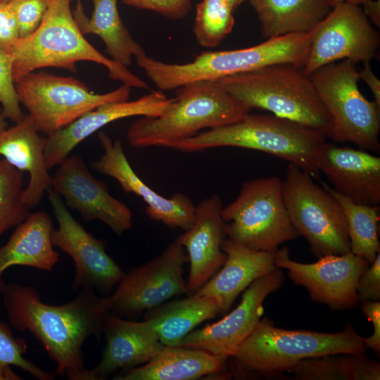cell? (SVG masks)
I'll return each mask as SVG.
<instances>
[{
  "label": "cell",
  "instance_id": "cell-39",
  "mask_svg": "<svg viewBox=\"0 0 380 380\" xmlns=\"http://www.w3.org/2000/svg\"><path fill=\"white\" fill-rule=\"evenodd\" d=\"M20 38L15 15L8 4H0V51H8Z\"/></svg>",
  "mask_w": 380,
  "mask_h": 380
},
{
  "label": "cell",
  "instance_id": "cell-37",
  "mask_svg": "<svg viewBox=\"0 0 380 380\" xmlns=\"http://www.w3.org/2000/svg\"><path fill=\"white\" fill-rule=\"evenodd\" d=\"M123 4L139 9L148 10L172 20L186 16L192 0H122Z\"/></svg>",
  "mask_w": 380,
  "mask_h": 380
},
{
  "label": "cell",
  "instance_id": "cell-6",
  "mask_svg": "<svg viewBox=\"0 0 380 380\" xmlns=\"http://www.w3.org/2000/svg\"><path fill=\"white\" fill-rule=\"evenodd\" d=\"M217 82L251 110H267L331 136V118L310 77L300 68L276 63Z\"/></svg>",
  "mask_w": 380,
  "mask_h": 380
},
{
  "label": "cell",
  "instance_id": "cell-40",
  "mask_svg": "<svg viewBox=\"0 0 380 380\" xmlns=\"http://www.w3.org/2000/svg\"><path fill=\"white\" fill-rule=\"evenodd\" d=\"M361 309L365 317L372 323L373 334L367 338H364L367 348L378 353L380 352V302L365 300L362 301Z\"/></svg>",
  "mask_w": 380,
  "mask_h": 380
},
{
  "label": "cell",
  "instance_id": "cell-35",
  "mask_svg": "<svg viewBox=\"0 0 380 380\" xmlns=\"http://www.w3.org/2000/svg\"><path fill=\"white\" fill-rule=\"evenodd\" d=\"M0 104L6 119L16 122L25 116L15 87L13 57L4 51H0Z\"/></svg>",
  "mask_w": 380,
  "mask_h": 380
},
{
  "label": "cell",
  "instance_id": "cell-21",
  "mask_svg": "<svg viewBox=\"0 0 380 380\" xmlns=\"http://www.w3.org/2000/svg\"><path fill=\"white\" fill-rule=\"evenodd\" d=\"M106 344L100 362L91 369L94 380L105 379L118 369L144 365L165 347L151 323L125 319L108 311L102 321Z\"/></svg>",
  "mask_w": 380,
  "mask_h": 380
},
{
  "label": "cell",
  "instance_id": "cell-44",
  "mask_svg": "<svg viewBox=\"0 0 380 380\" xmlns=\"http://www.w3.org/2000/svg\"><path fill=\"white\" fill-rule=\"evenodd\" d=\"M7 127L6 118L2 113L1 107L0 106V132Z\"/></svg>",
  "mask_w": 380,
  "mask_h": 380
},
{
  "label": "cell",
  "instance_id": "cell-19",
  "mask_svg": "<svg viewBox=\"0 0 380 380\" xmlns=\"http://www.w3.org/2000/svg\"><path fill=\"white\" fill-rule=\"evenodd\" d=\"M162 91H152L137 99L103 104L66 127L45 138V161L49 170L59 165L86 138L106 125L132 116L156 117L173 103Z\"/></svg>",
  "mask_w": 380,
  "mask_h": 380
},
{
  "label": "cell",
  "instance_id": "cell-16",
  "mask_svg": "<svg viewBox=\"0 0 380 380\" xmlns=\"http://www.w3.org/2000/svg\"><path fill=\"white\" fill-rule=\"evenodd\" d=\"M51 176V188L85 221L99 220L121 236L132 227V213L114 198L106 184L95 178L79 154L69 156Z\"/></svg>",
  "mask_w": 380,
  "mask_h": 380
},
{
  "label": "cell",
  "instance_id": "cell-41",
  "mask_svg": "<svg viewBox=\"0 0 380 380\" xmlns=\"http://www.w3.org/2000/svg\"><path fill=\"white\" fill-rule=\"evenodd\" d=\"M363 63V68L359 70L360 80L365 82L374 98V101L380 106V80L372 71L369 62Z\"/></svg>",
  "mask_w": 380,
  "mask_h": 380
},
{
  "label": "cell",
  "instance_id": "cell-34",
  "mask_svg": "<svg viewBox=\"0 0 380 380\" xmlns=\"http://www.w3.org/2000/svg\"><path fill=\"white\" fill-rule=\"evenodd\" d=\"M27 349L25 340L15 336L9 325L0 322V380H21L13 372L15 366L39 380H53L55 374L39 367L23 357Z\"/></svg>",
  "mask_w": 380,
  "mask_h": 380
},
{
  "label": "cell",
  "instance_id": "cell-24",
  "mask_svg": "<svg viewBox=\"0 0 380 380\" xmlns=\"http://www.w3.org/2000/svg\"><path fill=\"white\" fill-rule=\"evenodd\" d=\"M39 132L29 115L0 132V156L30 175L23 200L30 209L38 205L44 193L51 188V175L45 161V138Z\"/></svg>",
  "mask_w": 380,
  "mask_h": 380
},
{
  "label": "cell",
  "instance_id": "cell-20",
  "mask_svg": "<svg viewBox=\"0 0 380 380\" xmlns=\"http://www.w3.org/2000/svg\"><path fill=\"white\" fill-rule=\"evenodd\" d=\"M220 197L211 195L196 205L190 229L177 239L184 248L190 262L187 292H196L224 264L227 255L222 246L227 238L226 222L222 216Z\"/></svg>",
  "mask_w": 380,
  "mask_h": 380
},
{
  "label": "cell",
  "instance_id": "cell-46",
  "mask_svg": "<svg viewBox=\"0 0 380 380\" xmlns=\"http://www.w3.org/2000/svg\"><path fill=\"white\" fill-rule=\"evenodd\" d=\"M229 3L234 9H236L240 4H241L244 1L246 0H226Z\"/></svg>",
  "mask_w": 380,
  "mask_h": 380
},
{
  "label": "cell",
  "instance_id": "cell-7",
  "mask_svg": "<svg viewBox=\"0 0 380 380\" xmlns=\"http://www.w3.org/2000/svg\"><path fill=\"white\" fill-rule=\"evenodd\" d=\"M367 349L364 337L350 324L340 332L328 333L284 329L264 319L229 358L243 373L274 376L305 358L365 353Z\"/></svg>",
  "mask_w": 380,
  "mask_h": 380
},
{
  "label": "cell",
  "instance_id": "cell-23",
  "mask_svg": "<svg viewBox=\"0 0 380 380\" xmlns=\"http://www.w3.org/2000/svg\"><path fill=\"white\" fill-rule=\"evenodd\" d=\"M222 249L227 258L221 270L195 293L215 298L224 313L252 282L277 267L275 251L253 250L227 237Z\"/></svg>",
  "mask_w": 380,
  "mask_h": 380
},
{
  "label": "cell",
  "instance_id": "cell-25",
  "mask_svg": "<svg viewBox=\"0 0 380 380\" xmlns=\"http://www.w3.org/2000/svg\"><path fill=\"white\" fill-rule=\"evenodd\" d=\"M51 216L44 211L31 213L16 228L8 241L0 248V276L15 265L51 272L59 260L51 235Z\"/></svg>",
  "mask_w": 380,
  "mask_h": 380
},
{
  "label": "cell",
  "instance_id": "cell-3",
  "mask_svg": "<svg viewBox=\"0 0 380 380\" xmlns=\"http://www.w3.org/2000/svg\"><path fill=\"white\" fill-rule=\"evenodd\" d=\"M327 138L316 129L288 119L249 113L233 123L201 131L172 148L183 153L220 147L262 151L282 158L318 179L319 158Z\"/></svg>",
  "mask_w": 380,
  "mask_h": 380
},
{
  "label": "cell",
  "instance_id": "cell-14",
  "mask_svg": "<svg viewBox=\"0 0 380 380\" xmlns=\"http://www.w3.org/2000/svg\"><path fill=\"white\" fill-rule=\"evenodd\" d=\"M47 192L58 223V228L52 232V243L74 262L72 289L110 292L125 272L107 253L106 242L94 237L74 218L62 197L52 189Z\"/></svg>",
  "mask_w": 380,
  "mask_h": 380
},
{
  "label": "cell",
  "instance_id": "cell-33",
  "mask_svg": "<svg viewBox=\"0 0 380 380\" xmlns=\"http://www.w3.org/2000/svg\"><path fill=\"white\" fill-rule=\"evenodd\" d=\"M23 172L0 159V238L31 213L23 200Z\"/></svg>",
  "mask_w": 380,
  "mask_h": 380
},
{
  "label": "cell",
  "instance_id": "cell-30",
  "mask_svg": "<svg viewBox=\"0 0 380 380\" xmlns=\"http://www.w3.org/2000/svg\"><path fill=\"white\" fill-rule=\"evenodd\" d=\"M288 372L297 380H379L380 363L365 353L305 358Z\"/></svg>",
  "mask_w": 380,
  "mask_h": 380
},
{
  "label": "cell",
  "instance_id": "cell-9",
  "mask_svg": "<svg viewBox=\"0 0 380 380\" xmlns=\"http://www.w3.org/2000/svg\"><path fill=\"white\" fill-rule=\"evenodd\" d=\"M310 77L332 120L329 138L379 152L380 106L359 89L356 63L344 59L329 63Z\"/></svg>",
  "mask_w": 380,
  "mask_h": 380
},
{
  "label": "cell",
  "instance_id": "cell-13",
  "mask_svg": "<svg viewBox=\"0 0 380 380\" xmlns=\"http://www.w3.org/2000/svg\"><path fill=\"white\" fill-rule=\"evenodd\" d=\"M380 34L359 5L341 3L310 31L308 57L303 71L310 75L327 64L344 59L355 63L377 58Z\"/></svg>",
  "mask_w": 380,
  "mask_h": 380
},
{
  "label": "cell",
  "instance_id": "cell-1",
  "mask_svg": "<svg viewBox=\"0 0 380 380\" xmlns=\"http://www.w3.org/2000/svg\"><path fill=\"white\" fill-rule=\"evenodd\" d=\"M2 298L10 325L30 332L44 346L58 374L69 380H94L85 367L82 346L89 336L99 340L110 308L108 296L99 297L94 289L82 288L70 302L50 305L33 287L10 283Z\"/></svg>",
  "mask_w": 380,
  "mask_h": 380
},
{
  "label": "cell",
  "instance_id": "cell-28",
  "mask_svg": "<svg viewBox=\"0 0 380 380\" xmlns=\"http://www.w3.org/2000/svg\"><path fill=\"white\" fill-rule=\"evenodd\" d=\"M221 313L213 298L196 293L183 299L165 302L147 310L148 321L165 346H178L185 336L201 322Z\"/></svg>",
  "mask_w": 380,
  "mask_h": 380
},
{
  "label": "cell",
  "instance_id": "cell-17",
  "mask_svg": "<svg viewBox=\"0 0 380 380\" xmlns=\"http://www.w3.org/2000/svg\"><path fill=\"white\" fill-rule=\"evenodd\" d=\"M284 280L280 268L257 279L246 288L234 310L217 322L193 330L178 346L200 349L225 360L229 358L261 319L266 298L280 289Z\"/></svg>",
  "mask_w": 380,
  "mask_h": 380
},
{
  "label": "cell",
  "instance_id": "cell-11",
  "mask_svg": "<svg viewBox=\"0 0 380 380\" xmlns=\"http://www.w3.org/2000/svg\"><path fill=\"white\" fill-rule=\"evenodd\" d=\"M309 173L288 163L283 196L290 220L317 257L350 251L343 211L335 198Z\"/></svg>",
  "mask_w": 380,
  "mask_h": 380
},
{
  "label": "cell",
  "instance_id": "cell-43",
  "mask_svg": "<svg viewBox=\"0 0 380 380\" xmlns=\"http://www.w3.org/2000/svg\"><path fill=\"white\" fill-rule=\"evenodd\" d=\"M362 0H328L331 6L333 7L341 3H350L353 4H360Z\"/></svg>",
  "mask_w": 380,
  "mask_h": 380
},
{
  "label": "cell",
  "instance_id": "cell-36",
  "mask_svg": "<svg viewBox=\"0 0 380 380\" xmlns=\"http://www.w3.org/2000/svg\"><path fill=\"white\" fill-rule=\"evenodd\" d=\"M8 4L16 19L20 37H25L39 27L49 0H11Z\"/></svg>",
  "mask_w": 380,
  "mask_h": 380
},
{
  "label": "cell",
  "instance_id": "cell-12",
  "mask_svg": "<svg viewBox=\"0 0 380 380\" xmlns=\"http://www.w3.org/2000/svg\"><path fill=\"white\" fill-rule=\"evenodd\" d=\"M187 260L184 248L176 239L157 257L125 273L108 296L109 312L121 317H134L187 293L182 276Z\"/></svg>",
  "mask_w": 380,
  "mask_h": 380
},
{
  "label": "cell",
  "instance_id": "cell-38",
  "mask_svg": "<svg viewBox=\"0 0 380 380\" xmlns=\"http://www.w3.org/2000/svg\"><path fill=\"white\" fill-rule=\"evenodd\" d=\"M359 301L380 300V253L360 277L357 284Z\"/></svg>",
  "mask_w": 380,
  "mask_h": 380
},
{
  "label": "cell",
  "instance_id": "cell-47",
  "mask_svg": "<svg viewBox=\"0 0 380 380\" xmlns=\"http://www.w3.org/2000/svg\"><path fill=\"white\" fill-rule=\"evenodd\" d=\"M11 0H0V4H8Z\"/></svg>",
  "mask_w": 380,
  "mask_h": 380
},
{
  "label": "cell",
  "instance_id": "cell-2",
  "mask_svg": "<svg viewBox=\"0 0 380 380\" xmlns=\"http://www.w3.org/2000/svg\"><path fill=\"white\" fill-rule=\"evenodd\" d=\"M71 0H49L39 27L20 37L8 51L13 57L14 82L44 68L77 70L76 63L90 61L106 68L109 77L131 88L147 89V83L94 48L84 37L70 8Z\"/></svg>",
  "mask_w": 380,
  "mask_h": 380
},
{
  "label": "cell",
  "instance_id": "cell-29",
  "mask_svg": "<svg viewBox=\"0 0 380 380\" xmlns=\"http://www.w3.org/2000/svg\"><path fill=\"white\" fill-rule=\"evenodd\" d=\"M267 39L291 33H309L331 9L328 0H247Z\"/></svg>",
  "mask_w": 380,
  "mask_h": 380
},
{
  "label": "cell",
  "instance_id": "cell-26",
  "mask_svg": "<svg viewBox=\"0 0 380 380\" xmlns=\"http://www.w3.org/2000/svg\"><path fill=\"white\" fill-rule=\"evenodd\" d=\"M225 359L206 351L165 346L142 366L116 376L115 380H191L223 371Z\"/></svg>",
  "mask_w": 380,
  "mask_h": 380
},
{
  "label": "cell",
  "instance_id": "cell-15",
  "mask_svg": "<svg viewBox=\"0 0 380 380\" xmlns=\"http://www.w3.org/2000/svg\"><path fill=\"white\" fill-rule=\"evenodd\" d=\"M289 252L286 247L275 251L276 267L288 270L292 281L304 286L312 300L333 311L356 306L357 284L370 264L367 260L349 251L321 256L315 262L301 263L291 260Z\"/></svg>",
  "mask_w": 380,
  "mask_h": 380
},
{
  "label": "cell",
  "instance_id": "cell-18",
  "mask_svg": "<svg viewBox=\"0 0 380 380\" xmlns=\"http://www.w3.org/2000/svg\"><path fill=\"white\" fill-rule=\"evenodd\" d=\"M103 153L91 162L98 172L115 179L126 193L139 196L146 203L148 217L170 228L186 231L194 222L196 205L191 198L181 193L165 198L144 183L132 167L119 139L113 141L103 132L98 134Z\"/></svg>",
  "mask_w": 380,
  "mask_h": 380
},
{
  "label": "cell",
  "instance_id": "cell-4",
  "mask_svg": "<svg viewBox=\"0 0 380 380\" xmlns=\"http://www.w3.org/2000/svg\"><path fill=\"white\" fill-rule=\"evenodd\" d=\"M175 100L161 115L140 117L127 131L134 148H172L209 129L236 122L251 109L217 81H200L175 89Z\"/></svg>",
  "mask_w": 380,
  "mask_h": 380
},
{
  "label": "cell",
  "instance_id": "cell-27",
  "mask_svg": "<svg viewBox=\"0 0 380 380\" xmlns=\"http://www.w3.org/2000/svg\"><path fill=\"white\" fill-rule=\"evenodd\" d=\"M92 2L94 10L90 18L86 16L80 0L72 12L84 35L99 36L111 59L125 67L131 65L134 57L137 58L146 54L123 23L117 0H92Z\"/></svg>",
  "mask_w": 380,
  "mask_h": 380
},
{
  "label": "cell",
  "instance_id": "cell-42",
  "mask_svg": "<svg viewBox=\"0 0 380 380\" xmlns=\"http://www.w3.org/2000/svg\"><path fill=\"white\" fill-rule=\"evenodd\" d=\"M363 11L368 18L379 27L380 25V0H362Z\"/></svg>",
  "mask_w": 380,
  "mask_h": 380
},
{
  "label": "cell",
  "instance_id": "cell-8",
  "mask_svg": "<svg viewBox=\"0 0 380 380\" xmlns=\"http://www.w3.org/2000/svg\"><path fill=\"white\" fill-rule=\"evenodd\" d=\"M227 237L256 251L274 252L299 236L287 212L283 181L260 177L243 183L234 200L222 207Z\"/></svg>",
  "mask_w": 380,
  "mask_h": 380
},
{
  "label": "cell",
  "instance_id": "cell-22",
  "mask_svg": "<svg viewBox=\"0 0 380 380\" xmlns=\"http://www.w3.org/2000/svg\"><path fill=\"white\" fill-rule=\"evenodd\" d=\"M318 167L340 194L355 203L379 205L380 157L363 149L326 142Z\"/></svg>",
  "mask_w": 380,
  "mask_h": 380
},
{
  "label": "cell",
  "instance_id": "cell-45",
  "mask_svg": "<svg viewBox=\"0 0 380 380\" xmlns=\"http://www.w3.org/2000/svg\"><path fill=\"white\" fill-rule=\"evenodd\" d=\"M6 286V284L4 281L2 276H0V298L2 296V294H3V293H4V290H5ZM1 300H0V307H1Z\"/></svg>",
  "mask_w": 380,
  "mask_h": 380
},
{
  "label": "cell",
  "instance_id": "cell-32",
  "mask_svg": "<svg viewBox=\"0 0 380 380\" xmlns=\"http://www.w3.org/2000/svg\"><path fill=\"white\" fill-rule=\"evenodd\" d=\"M234 11L226 0H201L196 5L194 23L198 43L207 48L218 46L234 27Z\"/></svg>",
  "mask_w": 380,
  "mask_h": 380
},
{
  "label": "cell",
  "instance_id": "cell-31",
  "mask_svg": "<svg viewBox=\"0 0 380 380\" xmlns=\"http://www.w3.org/2000/svg\"><path fill=\"white\" fill-rule=\"evenodd\" d=\"M340 204L347 223L350 251L369 263L380 253L378 224L379 205L355 203L324 182H320Z\"/></svg>",
  "mask_w": 380,
  "mask_h": 380
},
{
  "label": "cell",
  "instance_id": "cell-10",
  "mask_svg": "<svg viewBox=\"0 0 380 380\" xmlns=\"http://www.w3.org/2000/svg\"><path fill=\"white\" fill-rule=\"evenodd\" d=\"M18 100L39 132L48 137L94 108L129 100L131 87L122 84L104 94L91 91L81 81L45 71L30 72L15 80Z\"/></svg>",
  "mask_w": 380,
  "mask_h": 380
},
{
  "label": "cell",
  "instance_id": "cell-5",
  "mask_svg": "<svg viewBox=\"0 0 380 380\" xmlns=\"http://www.w3.org/2000/svg\"><path fill=\"white\" fill-rule=\"evenodd\" d=\"M309 33H291L267 39L258 45L234 50L205 51L186 63H169L148 56L137 65L160 91H170L200 81L220 79L276 63L303 68L310 50Z\"/></svg>",
  "mask_w": 380,
  "mask_h": 380
}]
</instances>
